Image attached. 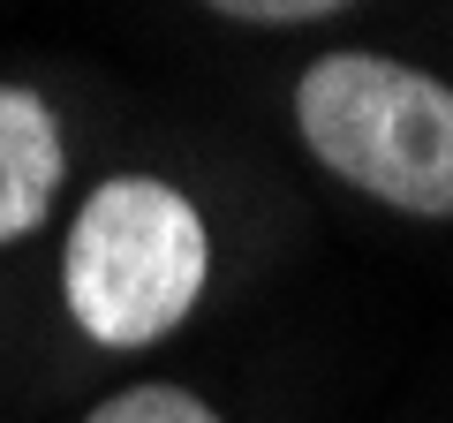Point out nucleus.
I'll return each instance as SVG.
<instances>
[{"instance_id": "7ed1b4c3", "label": "nucleus", "mask_w": 453, "mask_h": 423, "mask_svg": "<svg viewBox=\"0 0 453 423\" xmlns=\"http://www.w3.org/2000/svg\"><path fill=\"white\" fill-rule=\"evenodd\" d=\"M61 189V121L38 91H0V242H16L46 219Z\"/></svg>"}, {"instance_id": "20e7f679", "label": "nucleus", "mask_w": 453, "mask_h": 423, "mask_svg": "<svg viewBox=\"0 0 453 423\" xmlns=\"http://www.w3.org/2000/svg\"><path fill=\"white\" fill-rule=\"evenodd\" d=\"M83 423H226V416L204 401V393L174 386V378H136V386L106 393Z\"/></svg>"}, {"instance_id": "f257e3e1", "label": "nucleus", "mask_w": 453, "mask_h": 423, "mask_svg": "<svg viewBox=\"0 0 453 423\" xmlns=\"http://www.w3.org/2000/svg\"><path fill=\"white\" fill-rule=\"evenodd\" d=\"M295 136L333 181L401 212L453 219V83L401 53L333 46L295 76Z\"/></svg>"}, {"instance_id": "f03ea898", "label": "nucleus", "mask_w": 453, "mask_h": 423, "mask_svg": "<svg viewBox=\"0 0 453 423\" xmlns=\"http://www.w3.org/2000/svg\"><path fill=\"white\" fill-rule=\"evenodd\" d=\"M211 288L204 204L166 174H106L68 219L61 303L91 348L136 356L189 326Z\"/></svg>"}, {"instance_id": "39448f33", "label": "nucleus", "mask_w": 453, "mask_h": 423, "mask_svg": "<svg viewBox=\"0 0 453 423\" xmlns=\"http://www.w3.org/2000/svg\"><path fill=\"white\" fill-rule=\"evenodd\" d=\"M211 16L242 31H303V23H333L340 0H219Z\"/></svg>"}]
</instances>
